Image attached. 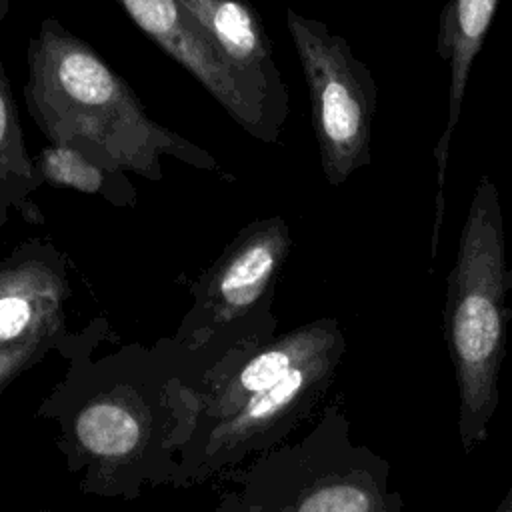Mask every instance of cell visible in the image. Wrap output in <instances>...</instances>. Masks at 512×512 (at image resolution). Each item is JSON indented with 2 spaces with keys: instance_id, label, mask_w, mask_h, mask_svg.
Returning <instances> with one entry per match:
<instances>
[{
  "instance_id": "obj_5",
  "label": "cell",
  "mask_w": 512,
  "mask_h": 512,
  "mask_svg": "<svg viewBox=\"0 0 512 512\" xmlns=\"http://www.w3.org/2000/svg\"><path fill=\"white\" fill-rule=\"evenodd\" d=\"M290 248L292 234L282 216L240 228L190 286L192 306L170 338L210 372L232 352L272 340L278 328L272 302Z\"/></svg>"
},
{
  "instance_id": "obj_12",
  "label": "cell",
  "mask_w": 512,
  "mask_h": 512,
  "mask_svg": "<svg viewBox=\"0 0 512 512\" xmlns=\"http://www.w3.org/2000/svg\"><path fill=\"white\" fill-rule=\"evenodd\" d=\"M40 184L34 158L24 144L12 84L0 60V228L12 210L34 224L44 220L42 212L30 200V194Z\"/></svg>"
},
{
  "instance_id": "obj_11",
  "label": "cell",
  "mask_w": 512,
  "mask_h": 512,
  "mask_svg": "<svg viewBox=\"0 0 512 512\" xmlns=\"http://www.w3.org/2000/svg\"><path fill=\"white\" fill-rule=\"evenodd\" d=\"M210 42L246 76H250L282 110L288 106V88L274 62L264 24L246 0H178Z\"/></svg>"
},
{
  "instance_id": "obj_16",
  "label": "cell",
  "mask_w": 512,
  "mask_h": 512,
  "mask_svg": "<svg viewBox=\"0 0 512 512\" xmlns=\"http://www.w3.org/2000/svg\"><path fill=\"white\" fill-rule=\"evenodd\" d=\"M8 10H10V0H0V24L8 16Z\"/></svg>"
},
{
  "instance_id": "obj_2",
  "label": "cell",
  "mask_w": 512,
  "mask_h": 512,
  "mask_svg": "<svg viewBox=\"0 0 512 512\" xmlns=\"http://www.w3.org/2000/svg\"><path fill=\"white\" fill-rule=\"evenodd\" d=\"M26 110L50 144L160 182L162 158L220 172L218 160L154 120L128 82L60 20L44 18L26 50Z\"/></svg>"
},
{
  "instance_id": "obj_14",
  "label": "cell",
  "mask_w": 512,
  "mask_h": 512,
  "mask_svg": "<svg viewBox=\"0 0 512 512\" xmlns=\"http://www.w3.org/2000/svg\"><path fill=\"white\" fill-rule=\"evenodd\" d=\"M68 330L38 334L30 340L0 348V394L24 372L36 366L48 352L56 350Z\"/></svg>"
},
{
  "instance_id": "obj_13",
  "label": "cell",
  "mask_w": 512,
  "mask_h": 512,
  "mask_svg": "<svg viewBox=\"0 0 512 512\" xmlns=\"http://www.w3.org/2000/svg\"><path fill=\"white\" fill-rule=\"evenodd\" d=\"M34 166L42 184L100 196L118 208H130L138 202V192L126 170L102 164L76 148L46 144L34 156Z\"/></svg>"
},
{
  "instance_id": "obj_4",
  "label": "cell",
  "mask_w": 512,
  "mask_h": 512,
  "mask_svg": "<svg viewBox=\"0 0 512 512\" xmlns=\"http://www.w3.org/2000/svg\"><path fill=\"white\" fill-rule=\"evenodd\" d=\"M214 512H402L390 464L356 444L342 402H330L296 440L226 472Z\"/></svg>"
},
{
  "instance_id": "obj_15",
  "label": "cell",
  "mask_w": 512,
  "mask_h": 512,
  "mask_svg": "<svg viewBox=\"0 0 512 512\" xmlns=\"http://www.w3.org/2000/svg\"><path fill=\"white\" fill-rule=\"evenodd\" d=\"M494 512H512V480H510L508 490L504 492V496H502V500L498 502V506H496Z\"/></svg>"
},
{
  "instance_id": "obj_7",
  "label": "cell",
  "mask_w": 512,
  "mask_h": 512,
  "mask_svg": "<svg viewBox=\"0 0 512 512\" xmlns=\"http://www.w3.org/2000/svg\"><path fill=\"white\" fill-rule=\"evenodd\" d=\"M286 28L308 86L320 168L336 188L372 160L376 82L348 40L324 22L288 8Z\"/></svg>"
},
{
  "instance_id": "obj_8",
  "label": "cell",
  "mask_w": 512,
  "mask_h": 512,
  "mask_svg": "<svg viewBox=\"0 0 512 512\" xmlns=\"http://www.w3.org/2000/svg\"><path fill=\"white\" fill-rule=\"evenodd\" d=\"M130 20L202 88L250 136L278 144L288 112L240 68H236L194 24L178 0H116Z\"/></svg>"
},
{
  "instance_id": "obj_10",
  "label": "cell",
  "mask_w": 512,
  "mask_h": 512,
  "mask_svg": "<svg viewBox=\"0 0 512 512\" xmlns=\"http://www.w3.org/2000/svg\"><path fill=\"white\" fill-rule=\"evenodd\" d=\"M500 0H446L438 18L436 52L448 68V104L446 126L432 150L436 162V196L432 224V258L438 252V238L444 222V184L448 170V150L452 134L460 122L464 94L472 64L480 54Z\"/></svg>"
},
{
  "instance_id": "obj_3",
  "label": "cell",
  "mask_w": 512,
  "mask_h": 512,
  "mask_svg": "<svg viewBox=\"0 0 512 512\" xmlns=\"http://www.w3.org/2000/svg\"><path fill=\"white\" fill-rule=\"evenodd\" d=\"M512 268L506 262L500 194L482 174L446 278L444 340L458 388V434L464 454L488 438L500 402V370L512 310Z\"/></svg>"
},
{
  "instance_id": "obj_17",
  "label": "cell",
  "mask_w": 512,
  "mask_h": 512,
  "mask_svg": "<svg viewBox=\"0 0 512 512\" xmlns=\"http://www.w3.org/2000/svg\"><path fill=\"white\" fill-rule=\"evenodd\" d=\"M38 512H52V510H38Z\"/></svg>"
},
{
  "instance_id": "obj_6",
  "label": "cell",
  "mask_w": 512,
  "mask_h": 512,
  "mask_svg": "<svg viewBox=\"0 0 512 512\" xmlns=\"http://www.w3.org/2000/svg\"><path fill=\"white\" fill-rule=\"evenodd\" d=\"M344 352L346 338L338 330L292 370L248 396L230 416L196 432L182 448L170 486L204 484L282 444L324 400Z\"/></svg>"
},
{
  "instance_id": "obj_1",
  "label": "cell",
  "mask_w": 512,
  "mask_h": 512,
  "mask_svg": "<svg viewBox=\"0 0 512 512\" xmlns=\"http://www.w3.org/2000/svg\"><path fill=\"white\" fill-rule=\"evenodd\" d=\"M104 328L98 318L64 334L56 350L66 370L36 416L54 424L56 448L80 492L134 500L148 486L172 484L210 370L172 338L96 354Z\"/></svg>"
},
{
  "instance_id": "obj_9",
  "label": "cell",
  "mask_w": 512,
  "mask_h": 512,
  "mask_svg": "<svg viewBox=\"0 0 512 512\" xmlns=\"http://www.w3.org/2000/svg\"><path fill=\"white\" fill-rule=\"evenodd\" d=\"M66 260L44 240H28L0 260V348L66 330Z\"/></svg>"
}]
</instances>
